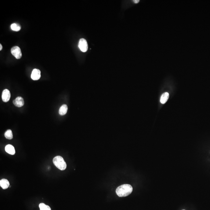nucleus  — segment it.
<instances>
[{
  "label": "nucleus",
  "instance_id": "nucleus-6",
  "mask_svg": "<svg viewBox=\"0 0 210 210\" xmlns=\"http://www.w3.org/2000/svg\"><path fill=\"white\" fill-rule=\"evenodd\" d=\"M31 78L34 80H38L41 78V71L38 69H34L32 72Z\"/></svg>",
  "mask_w": 210,
  "mask_h": 210
},
{
  "label": "nucleus",
  "instance_id": "nucleus-13",
  "mask_svg": "<svg viewBox=\"0 0 210 210\" xmlns=\"http://www.w3.org/2000/svg\"><path fill=\"white\" fill-rule=\"evenodd\" d=\"M4 136L5 138L11 140L13 138V135L12 132L11 130H8L5 132Z\"/></svg>",
  "mask_w": 210,
  "mask_h": 210
},
{
  "label": "nucleus",
  "instance_id": "nucleus-16",
  "mask_svg": "<svg viewBox=\"0 0 210 210\" xmlns=\"http://www.w3.org/2000/svg\"><path fill=\"white\" fill-rule=\"evenodd\" d=\"M2 45H1V44H0V51L2 50Z\"/></svg>",
  "mask_w": 210,
  "mask_h": 210
},
{
  "label": "nucleus",
  "instance_id": "nucleus-10",
  "mask_svg": "<svg viewBox=\"0 0 210 210\" xmlns=\"http://www.w3.org/2000/svg\"><path fill=\"white\" fill-rule=\"evenodd\" d=\"M169 98V94L168 92H165L161 95L160 98V102L162 104L166 103Z\"/></svg>",
  "mask_w": 210,
  "mask_h": 210
},
{
  "label": "nucleus",
  "instance_id": "nucleus-9",
  "mask_svg": "<svg viewBox=\"0 0 210 210\" xmlns=\"http://www.w3.org/2000/svg\"><path fill=\"white\" fill-rule=\"evenodd\" d=\"M0 186L4 190L7 189L9 186V181L6 179H2L0 181Z\"/></svg>",
  "mask_w": 210,
  "mask_h": 210
},
{
  "label": "nucleus",
  "instance_id": "nucleus-15",
  "mask_svg": "<svg viewBox=\"0 0 210 210\" xmlns=\"http://www.w3.org/2000/svg\"><path fill=\"white\" fill-rule=\"evenodd\" d=\"M133 1L135 3H138L139 2V0H134Z\"/></svg>",
  "mask_w": 210,
  "mask_h": 210
},
{
  "label": "nucleus",
  "instance_id": "nucleus-11",
  "mask_svg": "<svg viewBox=\"0 0 210 210\" xmlns=\"http://www.w3.org/2000/svg\"><path fill=\"white\" fill-rule=\"evenodd\" d=\"M68 110V107L66 104H63L60 107L59 113L61 116L65 115Z\"/></svg>",
  "mask_w": 210,
  "mask_h": 210
},
{
  "label": "nucleus",
  "instance_id": "nucleus-8",
  "mask_svg": "<svg viewBox=\"0 0 210 210\" xmlns=\"http://www.w3.org/2000/svg\"><path fill=\"white\" fill-rule=\"evenodd\" d=\"M5 150L7 153L11 155H14L15 154V149L12 145L10 144L6 145L5 148Z\"/></svg>",
  "mask_w": 210,
  "mask_h": 210
},
{
  "label": "nucleus",
  "instance_id": "nucleus-14",
  "mask_svg": "<svg viewBox=\"0 0 210 210\" xmlns=\"http://www.w3.org/2000/svg\"><path fill=\"white\" fill-rule=\"evenodd\" d=\"M40 210H51L50 207L44 203H41L39 205Z\"/></svg>",
  "mask_w": 210,
  "mask_h": 210
},
{
  "label": "nucleus",
  "instance_id": "nucleus-7",
  "mask_svg": "<svg viewBox=\"0 0 210 210\" xmlns=\"http://www.w3.org/2000/svg\"><path fill=\"white\" fill-rule=\"evenodd\" d=\"M13 103L15 106L17 107H21L23 106L24 104V100L23 98L21 97H17L13 101Z\"/></svg>",
  "mask_w": 210,
  "mask_h": 210
},
{
  "label": "nucleus",
  "instance_id": "nucleus-3",
  "mask_svg": "<svg viewBox=\"0 0 210 210\" xmlns=\"http://www.w3.org/2000/svg\"><path fill=\"white\" fill-rule=\"evenodd\" d=\"M11 51L12 54H13L16 59H19L21 58L22 56L21 50L18 46H14L11 48Z\"/></svg>",
  "mask_w": 210,
  "mask_h": 210
},
{
  "label": "nucleus",
  "instance_id": "nucleus-4",
  "mask_svg": "<svg viewBox=\"0 0 210 210\" xmlns=\"http://www.w3.org/2000/svg\"><path fill=\"white\" fill-rule=\"evenodd\" d=\"M79 47L80 50L83 52H85L88 49L87 42L85 39H80L79 42Z\"/></svg>",
  "mask_w": 210,
  "mask_h": 210
},
{
  "label": "nucleus",
  "instance_id": "nucleus-12",
  "mask_svg": "<svg viewBox=\"0 0 210 210\" xmlns=\"http://www.w3.org/2000/svg\"><path fill=\"white\" fill-rule=\"evenodd\" d=\"M11 28L12 30L15 31H19L21 29L20 25L16 23L12 24L11 25Z\"/></svg>",
  "mask_w": 210,
  "mask_h": 210
},
{
  "label": "nucleus",
  "instance_id": "nucleus-2",
  "mask_svg": "<svg viewBox=\"0 0 210 210\" xmlns=\"http://www.w3.org/2000/svg\"><path fill=\"white\" fill-rule=\"evenodd\" d=\"M53 163L57 168L61 170H64L67 168V164L62 157L60 156L55 157L53 159Z\"/></svg>",
  "mask_w": 210,
  "mask_h": 210
},
{
  "label": "nucleus",
  "instance_id": "nucleus-5",
  "mask_svg": "<svg viewBox=\"0 0 210 210\" xmlns=\"http://www.w3.org/2000/svg\"><path fill=\"white\" fill-rule=\"evenodd\" d=\"M11 94L10 92L7 89H5L2 93V98L3 101L6 103L10 100Z\"/></svg>",
  "mask_w": 210,
  "mask_h": 210
},
{
  "label": "nucleus",
  "instance_id": "nucleus-1",
  "mask_svg": "<svg viewBox=\"0 0 210 210\" xmlns=\"http://www.w3.org/2000/svg\"><path fill=\"white\" fill-rule=\"evenodd\" d=\"M133 191L132 187L130 184H125L117 188L116 193L119 197H125L130 195Z\"/></svg>",
  "mask_w": 210,
  "mask_h": 210
}]
</instances>
